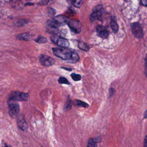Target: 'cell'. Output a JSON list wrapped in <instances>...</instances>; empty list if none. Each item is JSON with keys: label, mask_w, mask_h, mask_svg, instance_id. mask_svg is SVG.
I'll use <instances>...</instances> for the list:
<instances>
[{"label": "cell", "mask_w": 147, "mask_h": 147, "mask_svg": "<svg viewBox=\"0 0 147 147\" xmlns=\"http://www.w3.org/2000/svg\"><path fill=\"white\" fill-rule=\"evenodd\" d=\"M27 23V21L24 20H19L16 23V26H23Z\"/></svg>", "instance_id": "24"}, {"label": "cell", "mask_w": 147, "mask_h": 147, "mask_svg": "<svg viewBox=\"0 0 147 147\" xmlns=\"http://www.w3.org/2000/svg\"><path fill=\"white\" fill-rule=\"evenodd\" d=\"M53 54L56 57L64 60H71L73 62H77L79 60L78 54L70 49L65 47H55L52 48Z\"/></svg>", "instance_id": "1"}, {"label": "cell", "mask_w": 147, "mask_h": 147, "mask_svg": "<svg viewBox=\"0 0 147 147\" xmlns=\"http://www.w3.org/2000/svg\"><path fill=\"white\" fill-rule=\"evenodd\" d=\"M71 106H72V104H71V101L69 98L68 101H67V102H66V103L65 104V110L66 111L69 110L71 108Z\"/></svg>", "instance_id": "23"}, {"label": "cell", "mask_w": 147, "mask_h": 147, "mask_svg": "<svg viewBox=\"0 0 147 147\" xmlns=\"http://www.w3.org/2000/svg\"><path fill=\"white\" fill-rule=\"evenodd\" d=\"M144 147H147V135L145 137L144 142Z\"/></svg>", "instance_id": "28"}, {"label": "cell", "mask_w": 147, "mask_h": 147, "mask_svg": "<svg viewBox=\"0 0 147 147\" xmlns=\"http://www.w3.org/2000/svg\"><path fill=\"white\" fill-rule=\"evenodd\" d=\"M48 11H49V13H50V14L52 15L55 14V13H56L55 10H54V9H53L51 8H49Z\"/></svg>", "instance_id": "26"}, {"label": "cell", "mask_w": 147, "mask_h": 147, "mask_svg": "<svg viewBox=\"0 0 147 147\" xmlns=\"http://www.w3.org/2000/svg\"><path fill=\"white\" fill-rule=\"evenodd\" d=\"M58 82L60 84H65L70 85L69 83L68 80L65 77H61L58 79Z\"/></svg>", "instance_id": "21"}, {"label": "cell", "mask_w": 147, "mask_h": 147, "mask_svg": "<svg viewBox=\"0 0 147 147\" xmlns=\"http://www.w3.org/2000/svg\"><path fill=\"white\" fill-rule=\"evenodd\" d=\"M74 103L78 106L80 107H84V108H87L89 107V105L86 103L85 102H83L80 100H75L74 101Z\"/></svg>", "instance_id": "17"}, {"label": "cell", "mask_w": 147, "mask_h": 147, "mask_svg": "<svg viewBox=\"0 0 147 147\" xmlns=\"http://www.w3.org/2000/svg\"><path fill=\"white\" fill-rule=\"evenodd\" d=\"M68 26L71 31L75 33L78 34L81 31V24L80 22L74 19L67 20L66 21Z\"/></svg>", "instance_id": "4"}, {"label": "cell", "mask_w": 147, "mask_h": 147, "mask_svg": "<svg viewBox=\"0 0 147 147\" xmlns=\"http://www.w3.org/2000/svg\"><path fill=\"white\" fill-rule=\"evenodd\" d=\"M35 41L38 44H45L47 42V39L43 36H39L35 40Z\"/></svg>", "instance_id": "18"}, {"label": "cell", "mask_w": 147, "mask_h": 147, "mask_svg": "<svg viewBox=\"0 0 147 147\" xmlns=\"http://www.w3.org/2000/svg\"><path fill=\"white\" fill-rule=\"evenodd\" d=\"M145 74L147 78V65H145Z\"/></svg>", "instance_id": "30"}, {"label": "cell", "mask_w": 147, "mask_h": 147, "mask_svg": "<svg viewBox=\"0 0 147 147\" xmlns=\"http://www.w3.org/2000/svg\"><path fill=\"white\" fill-rule=\"evenodd\" d=\"M56 0H41L38 3V4L41 6L51 5L54 3Z\"/></svg>", "instance_id": "16"}, {"label": "cell", "mask_w": 147, "mask_h": 147, "mask_svg": "<svg viewBox=\"0 0 147 147\" xmlns=\"http://www.w3.org/2000/svg\"><path fill=\"white\" fill-rule=\"evenodd\" d=\"M141 3L144 6H147V0H141Z\"/></svg>", "instance_id": "27"}, {"label": "cell", "mask_w": 147, "mask_h": 147, "mask_svg": "<svg viewBox=\"0 0 147 147\" xmlns=\"http://www.w3.org/2000/svg\"><path fill=\"white\" fill-rule=\"evenodd\" d=\"M29 98L28 93L20 92H13L10 93L8 102L27 101Z\"/></svg>", "instance_id": "2"}, {"label": "cell", "mask_w": 147, "mask_h": 147, "mask_svg": "<svg viewBox=\"0 0 147 147\" xmlns=\"http://www.w3.org/2000/svg\"><path fill=\"white\" fill-rule=\"evenodd\" d=\"M9 108V114L12 117H15L19 113L20 110L19 104L15 102H8Z\"/></svg>", "instance_id": "9"}, {"label": "cell", "mask_w": 147, "mask_h": 147, "mask_svg": "<svg viewBox=\"0 0 147 147\" xmlns=\"http://www.w3.org/2000/svg\"><path fill=\"white\" fill-rule=\"evenodd\" d=\"M17 125L21 130L24 131L28 128V124L25 120L24 116L20 114L17 117Z\"/></svg>", "instance_id": "11"}, {"label": "cell", "mask_w": 147, "mask_h": 147, "mask_svg": "<svg viewBox=\"0 0 147 147\" xmlns=\"http://www.w3.org/2000/svg\"><path fill=\"white\" fill-rule=\"evenodd\" d=\"M111 26L112 31L115 33H117L119 30V26L116 20L115 19H112L111 21Z\"/></svg>", "instance_id": "14"}, {"label": "cell", "mask_w": 147, "mask_h": 147, "mask_svg": "<svg viewBox=\"0 0 147 147\" xmlns=\"http://www.w3.org/2000/svg\"><path fill=\"white\" fill-rule=\"evenodd\" d=\"M51 40L53 44L61 47L66 48L69 46L70 44L69 40L62 37L56 35H52L51 37Z\"/></svg>", "instance_id": "3"}, {"label": "cell", "mask_w": 147, "mask_h": 147, "mask_svg": "<svg viewBox=\"0 0 147 147\" xmlns=\"http://www.w3.org/2000/svg\"><path fill=\"white\" fill-rule=\"evenodd\" d=\"M98 35L102 39H105L109 34V32L105 27L102 26H98L97 28Z\"/></svg>", "instance_id": "10"}, {"label": "cell", "mask_w": 147, "mask_h": 147, "mask_svg": "<svg viewBox=\"0 0 147 147\" xmlns=\"http://www.w3.org/2000/svg\"><path fill=\"white\" fill-rule=\"evenodd\" d=\"M83 0H72V4L77 8H80L82 6Z\"/></svg>", "instance_id": "20"}, {"label": "cell", "mask_w": 147, "mask_h": 147, "mask_svg": "<svg viewBox=\"0 0 147 147\" xmlns=\"http://www.w3.org/2000/svg\"><path fill=\"white\" fill-rule=\"evenodd\" d=\"M101 138L100 137L91 138L89 140L86 147H97V143L101 142Z\"/></svg>", "instance_id": "13"}, {"label": "cell", "mask_w": 147, "mask_h": 147, "mask_svg": "<svg viewBox=\"0 0 147 147\" xmlns=\"http://www.w3.org/2000/svg\"><path fill=\"white\" fill-rule=\"evenodd\" d=\"M34 35L28 33H25L22 34H19L17 36L18 39L20 40H25V41H29L32 40L33 38Z\"/></svg>", "instance_id": "12"}, {"label": "cell", "mask_w": 147, "mask_h": 147, "mask_svg": "<svg viewBox=\"0 0 147 147\" xmlns=\"http://www.w3.org/2000/svg\"><path fill=\"white\" fill-rule=\"evenodd\" d=\"M103 8L102 5H98L93 9L92 13L91 14L90 19L91 21H95L99 20L103 13Z\"/></svg>", "instance_id": "5"}, {"label": "cell", "mask_w": 147, "mask_h": 147, "mask_svg": "<svg viewBox=\"0 0 147 147\" xmlns=\"http://www.w3.org/2000/svg\"><path fill=\"white\" fill-rule=\"evenodd\" d=\"M47 25V30L49 33L55 35L59 32L58 28L60 26L54 20L48 21Z\"/></svg>", "instance_id": "6"}, {"label": "cell", "mask_w": 147, "mask_h": 147, "mask_svg": "<svg viewBox=\"0 0 147 147\" xmlns=\"http://www.w3.org/2000/svg\"><path fill=\"white\" fill-rule=\"evenodd\" d=\"M144 118L147 119V110L145 111V113L144 114Z\"/></svg>", "instance_id": "31"}, {"label": "cell", "mask_w": 147, "mask_h": 147, "mask_svg": "<svg viewBox=\"0 0 147 147\" xmlns=\"http://www.w3.org/2000/svg\"><path fill=\"white\" fill-rule=\"evenodd\" d=\"M4 147H9L8 146H6Z\"/></svg>", "instance_id": "32"}, {"label": "cell", "mask_w": 147, "mask_h": 147, "mask_svg": "<svg viewBox=\"0 0 147 147\" xmlns=\"http://www.w3.org/2000/svg\"><path fill=\"white\" fill-rule=\"evenodd\" d=\"M71 78L74 81H80L81 79V75L75 73H72L71 74Z\"/></svg>", "instance_id": "22"}, {"label": "cell", "mask_w": 147, "mask_h": 147, "mask_svg": "<svg viewBox=\"0 0 147 147\" xmlns=\"http://www.w3.org/2000/svg\"><path fill=\"white\" fill-rule=\"evenodd\" d=\"M10 3L13 7L16 9H19V7L21 6V2L20 0H11Z\"/></svg>", "instance_id": "19"}, {"label": "cell", "mask_w": 147, "mask_h": 147, "mask_svg": "<svg viewBox=\"0 0 147 147\" xmlns=\"http://www.w3.org/2000/svg\"><path fill=\"white\" fill-rule=\"evenodd\" d=\"M39 59L40 64L45 66H51L56 63V60L53 58L45 54L40 55Z\"/></svg>", "instance_id": "7"}, {"label": "cell", "mask_w": 147, "mask_h": 147, "mask_svg": "<svg viewBox=\"0 0 147 147\" xmlns=\"http://www.w3.org/2000/svg\"><path fill=\"white\" fill-rule=\"evenodd\" d=\"M78 47L79 49L80 50H82V51H89L90 49V47L89 46L86 44V43H84V42H80L78 43Z\"/></svg>", "instance_id": "15"}, {"label": "cell", "mask_w": 147, "mask_h": 147, "mask_svg": "<svg viewBox=\"0 0 147 147\" xmlns=\"http://www.w3.org/2000/svg\"><path fill=\"white\" fill-rule=\"evenodd\" d=\"M61 68L64 69L66 70L69 71H71L72 70V69H71V68H65V67H61Z\"/></svg>", "instance_id": "29"}, {"label": "cell", "mask_w": 147, "mask_h": 147, "mask_svg": "<svg viewBox=\"0 0 147 147\" xmlns=\"http://www.w3.org/2000/svg\"><path fill=\"white\" fill-rule=\"evenodd\" d=\"M109 92L110 97H112V96H113L114 93H115V89H113V88H111L110 89H109Z\"/></svg>", "instance_id": "25"}, {"label": "cell", "mask_w": 147, "mask_h": 147, "mask_svg": "<svg viewBox=\"0 0 147 147\" xmlns=\"http://www.w3.org/2000/svg\"><path fill=\"white\" fill-rule=\"evenodd\" d=\"M131 29L134 35L138 38H141L144 35L143 30L140 23L138 22L133 23Z\"/></svg>", "instance_id": "8"}]
</instances>
